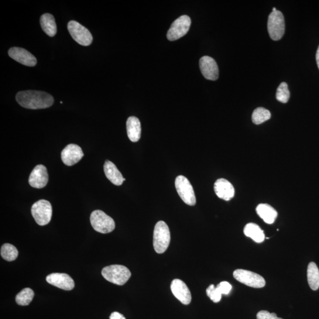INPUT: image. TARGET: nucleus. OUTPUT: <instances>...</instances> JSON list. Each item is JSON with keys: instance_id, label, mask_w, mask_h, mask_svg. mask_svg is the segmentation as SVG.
<instances>
[{"instance_id": "obj_17", "label": "nucleus", "mask_w": 319, "mask_h": 319, "mask_svg": "<svg viewBox=\"0 0 319 319\" xmlns=\"http://www.w3.org/2000/svg\"><path fill=\"white\" fill-rule=\"evenodd\" d=\"M214 190L218 198L226 201H229L234 197V186L228 180L225 179H219L216 181Z\"/></svg>"}, {"instance_id": "obj_32", "label": "nucleus", "mask_w": 319, "mask_h": 319, "mask_svg": "<svg viewBox=\"0 0 319 319\" xmlns=\"http://www.w3.org/2000/svg\"><path fill=\"white\" fill-rule=\"evenodd\" d=\"M315 57H316V61H317V67H318V70H319V46L318 47V49H317V52H316V56H315Z\"/></svg>"}, {"instance_id": "obj_12", "label": "nucleus", "mask_w": 319, "mask_h": 319, "mask_svg": "<svg viewBox=\"0 0 319 319\" xmlns=\"http://www.w3.org/2000/svg\"><path fill=\"white\" fill-rule=\"evenodd\" d=\"M49 181L46 167L42 164H39L34 168L31 172L29 183L31 186L36 188H42L45 187Z\"/></svg>"}, {"instance_id": "obj_15", "label": "nucleus", "mask_w": 319, "mask_h": 319, "mask_svg": "<svg viewBox=\"0 0 319 319\" xmlns=\"http://www.w3.org/2000/svg\"><path fill=\"white\" fill-rule=\"evenodd\" d=\"M171 290L173 294L184 305L189 304L192 300L190 291L183 281L179 279L174 280L171 284Z\"/></svg>"}, {"instance_id": "obj_31", "label": "nucleus", "mask_w": 319, "mask_h": 319, "mask_svg": "<svg viewBox=\"0 0 319 319\" xmlns=\"http://www.w3.org/2000/svg\"><path fill=\"white\" fill-rule=\"evenodd\" d=\"M110 319H126L123 315L118 313V312H113V313L111 314L110 317H109Z\"/></svg>"}, {"instance_id": "obj_18", "label": "nucleus", "mask_w": 319, "mask_h": 319, "mask_svg": "<svg viewBox=\"0 0 319 319\" xmlns=\"http://www.w3.org/2000/svg\"><path fill=\"white\" fill-rule=\"evenodd\" d=\"M105 176L111 183L116 186H121L125 179L115 164L109 160H106L104 166Z\"/></svg>"}, {"instance_id": "obj_2", "label": "nucleus", "mask_w": 319, "mask_h": 319, "mask_svg": "<svg viewBox=\"0 0 319 319\" xmlns=\"http://www.w3.org/2000/svg\"><path fill=\"white\" fill-rule=\"evenodd\" d=\"M102 275L109 282L122 286L127 282L132 276V273L125 266L112 265L103 269Z\"/></svg>"}, {"instance_id": "obj_33", "label": "nucleus", "mask_w": 319, "mask_h": 319, "mask_svg": "<svg viewBox=\"0 0 319 319\" xmlns=\"http://www.w3.org/2000/svg\"><path fill=\"white\" fill-rule=\"evenodd\" d=\"M276 10H276V9L275 8H274L273 9V12H275V11H276Z\"/></svg>"}, {"instance_id": "obj_30", "label": "nucleus", "mask_w": 319, "mask_h": 319, "mask_svg": "<svg viewBox=\"0 0 319 319\" xmlns=\"http://www.w3.org/2000/svg\"><path fill=\"white\" fill-rule=\"evenodd\" d=\"M217 287L221 290L222 294L227 295L232 290V286L227 281H222L219 283Z\"/></svg>"}, {"instance_id": "obj_21", "label": "nucleus", "mask_w": 319, "mask_h": 319, "mask_svg": "<svg viewBox=\"0 0 319 319\" xmlns=\"http://www.w3.org/2000/svg\"><path fill=\"white\" fill-rule=\"evenodd\" d=\"M40 23L41 27L47 35L53 37L57 33V26L53 15L51 14H44L40 17Z\"/></svg>"}, {"instance_id": "obj_27", "label": "nucleus", "mask_w": 319, "mask_h": 319, "mask_svg": "<svg viewBox=\"0 0 319 319\" xmlns=\"http://www.w3.org/2000/svg\"><path fill=\"white\" fill-rule=\"evenodd\" d=\"M290 92L286 82H282L278 87L276 92V98L278 101L282 103H287L289 100Z\"/></svg>"}, {"instance_id": "obj_28", "label": "nucleus", "mask_w": 319, "mask_h": 319, "mask_svg": "<svg viewBox=\"0 0 319 319\" xmlns=\"http://www.w3.org/2000/svg\"><path fill=\"white\" fill-rule=\"evenodd\" d=\"M207 294L210 299L214 303H218L222 298V293L219 288L215 287L214 284H211L207 289Z\"/></svg>"}, {"instance_id": "obj_8", "label": "nucleus", "mask_w": 319, "mask_h": 319, "mask_svg": "<svg viewBox=\"0 0 319 319\" xmlns=\"http://www.w3.org/2000/svg\"><path fill=\"white\" fill-rule=\"evenodd\" d=\"M68 29L74 40L82 46H90L93 41V37L86 27L74 20L68 23Z\"/></svg>"}, {"instance_id": "obj_26", "label": "nucleus", "mask_w": 319, "mask_h": 319, "mask_svg": "<svg viewBox=\"0 0 319 319\" xmlns=\"http://www.w3.org/2000/svg\"><path fill=\"white\" fill-rule=\"evenodd\" d=\"M271 118V113L267 109L259 107L253 111L252 115V122L255 124H261Z\"/></svg>"}, {"instance_id": "obj_24", "label": "nucleus", "mask_w": 319, "mask_h": 319, "mask_svg": "<svg viewBox=\"0 0 319 319\" xmlns=\"http://www.w3.org/2000/svg\"><path fill=\"white\" fill-rule=\"evenodd\" d=\"M34 293L30 288H25L17 295L16 297V303L20 306H27L33 299Z\"/></svg>"}, {"instance_id": "obj_23", "label": "nucleus", "mask_w": 319, "mask_h": 319, "mask_svg": "<svg viewBox=\"0 0 319 319\" xmlns=\"http://www.w3.org/2000/svg\"><path fill=\"white\" fill-rule=\"evenodd\" d=\"M307 280L311 290H317L319 288V270L314 263L311 262L307 267Z\"/></svg>"}, {"instance_id": "obj_14", "label": "nucleus", "mask_w": 319, "mask_h": 319, "mask_svg": "<svg viewBox=\"0 0 319 319\" xmlns=\"http://www.w3.org/2000/svg\"><path fill=\"white\" fill-rule=\"evenodd\" d=\"M202 75L208 80L216 81L219 77V69L217 62L211 57L205 56L200 61Z\"/></svg>"}, {"instance_id": "obj_19", "label": "nucleus", "mask_w": 319, "mask_h": 319, "mask_svg": "<svg viewBox=\"0 0 319 319\" xmlns=\"http://www.w3.org/2000/svg\"><path fill=\"white\" fill-rule=\"evenodd\" d=\"M257 214L263 220L268 224H272L275 222L278 213L276 209L269 204H262L256 208Z\"/></svg>"}, {"instance_id": "obj_1", "label": "nucleus", "mask_w": 319, "mask_h": 319, "mask_svg": "<svg viewBox=\"0 0 319 319\" xmlns=\"http://www.w3.org/2000/svg\"><path fill=\"white\" fill-rule=\"evenodd\" d=\"M16 101L22 107L30 109H44L53 104L54 98L46 92L25 91L18 92Z\"/></svg>"}, {"instance_id": "obj_10", "label": "nucleus", "mask_w": 319, "mask_h": 319, "mask_svg": "<svg viewBox=\"0 0 319 319\" xmlns=\"http://www.w3.org/2000/svg\"><path fill=\"white\" fill-rule=\"evenodd\" d=\"M191 25V19L187 16H180L172 23L167 34V39L174 41L187 34Z\"/></svg>"}, {"instance_id": "obj_13", "label": "nucleus", "mask_w": 319, "mask_h": 319, "mask_svg": "<svg viewBox=\"0 0 319 319\" xmlns=\"http://www.w3.org/2000/svg\"><path fill=\"white\" fill-rule=\"evenodd\" d=\"M8 53L13 59L25 66L33 67L37 64L36 58L23 48L13 47L10 48Z\"/></svg>"}, {"instance_id": "obj_4", "label": "nucleus", "mask_w": 319, "mask_h": 319, "mask_svg": "<svg viewBox=\"0 0 319 319\" xmlns=\"http://www.w3.org/2000/svg\"><path fill=\"white\" fill-rule=\"evenodd\" d=\"M92 228L102 234H108L114 231L115 224L114 219L100 210L92 212L90 217Z\"/></svg>"}, {"instance_id": "obj_9", "label": "nucleus", "mask_w": 319, "mask_h": 319, "mask_svg": "<svg viewBox=\"0 0 319 319\" xmlns=\"http://www.w3.org/2000/svg\"><path fill=\"white\" fill-rule=\"evenodd\" d=\"M233 276L239 282L249 287L259 289L266 286V281L262 276L248 270H236Z\"/></svg>"}, {"instance_id": "obj_6", "label": "nucleus", "mask_w": 319, "mask_h": 319, "mask_svg": "<svg viewBox=\"0 0 319 319\" xmlns=\"http://www.w3.org/2000/svg\"><path fill=\"white\" fill-rule=\"evenodd\" d=\"M268 32L273 40H279L282 38L285 31V22L282 13L276 10L269 16Z\"/></svg>"}, {"instance_id": "obj_25", "label": "nucleus", "mask_w": 319, "mask_h": 319, "mask_svg": "<svg viewBox=\"0 0 319 319\" xmlns=\"http://www.w3.org/2000/svg\"><path fill=\"white\" fill-rule=\"evenodd\" d=\"M19 252L16 247L10 243H5L1 248V256L8 262H13L18 257Z\"/></svg>"}, {"instance_id": "obj_7", "label": "nucleus", "mask_w": 319, "mask_h": 319, "mask_svg": "<svg viewBox=\"0 0 319 319\" xmlns=\"http://www.w3.org/2000/svg\"><path fill=\"white\" fill-rule=\"evenodd\" d=\"M175 187L181 200L185 204L189 206H194L196 204V196H195L194 188L186 177L177 176L175 180Z\"/></svg>"}, {"instance_id": "obj_3", "label": "nucleus", "mask_w": 319, "mask_h": 319, "mask_svg": "<svg viewBox=\"0 0 319 319\" xmlns=\"http://www.w3.org/2000/svg\"><path fill=\"white\" fill-rule=\"evenodd\" d=\"M170 232L169 226L164 221L158 222L154 229L153 246L158 253H163L169 247Z\"/></svg>"}, {"instance_id": "obj_20", "label": "nucleus", "mask_w": 319, "mask_h": 319, "mask_svg": "<svg viewBox=\"0 0 319 319\" xmlns=\"http://www.w3.org/2000/svg\"><path fill=\"white\" fill-rule=\"evenodd\" d=\"M126 132L129 138L132 142H137L141 138L142 127L139 118L130 116L126 121Z\"/></svg>"}, {"instance_id": "obj_29", "label": "nucleus", "mask_w": 319, "mask_h": 319, "mask_svg": "<svg viewBox=\"0 0 319 319\" xmlns=\"http://www.w3.org/2000/svg\"><path fill=\"white\" fill-rule=\"evenodd\" d=\"M257 319H283L277 316L274 313H271L266 310L260 311L257 314Z\"/></svg>"}, {"instance_id": "obj_11", "label": "nucleus", "mask_w": 319, "mask_h": 319, "mask_svg": "<svg viewBox=\"0 0 319 319\" xmlns=\"http://www.w3.org/2000/svg\"><path fill=\"white\" fill-rule=\"evenodd\" d=\"M84 156L81 147L74 144L68 145L61 153V160L65 165L68 166L75 165L80 162Z\"/></svg>"}, {"instance_id": "obj_16", "label": "nucleus", "mask_w": 319, "mask_h": 319, "mask_svg": "<svg viewBox=\"0 0 319 319\" xmlns=\"http://www.w3.org/2000/svg\"><path fill=\"white\" fill-rule=\"evenodd\" d=\"M48 283L59 289L70 291L75 287L74 281L71 276L65 273H52L46 277Z\"/></svg>"}, {"instance_id": "obj_5", "label": "nucleus", "mask_w": 319, "mask_h": 319, "mask_svg": "<svg viewBox=\"0 0 319 319\" xmlns=\"http://www.w3.org/2000/svg\"><path fill=\"white\" fill-rule=\"evenodd\" d=\"M31 212L37 224L46 225L50 222L52 216V207L49 201L42 200L33 205Z\"/></svg>"}, {"instance_id": "obj_22", "label": "nucleus", "mask_w": 319, "mask_h": 319, "mask_svg": "<svg viewBox=\"0 0 319 319\" xmlns=\"http://www.w3.org/2000/svg\"><path fill=\"white\" fill-rule=\"evenodd\" d=\"M243 233L247 237L251 238L257 243H262L265 240V234L258 225L249 223L243 229Z\"/></svg>"}]
</instances>
